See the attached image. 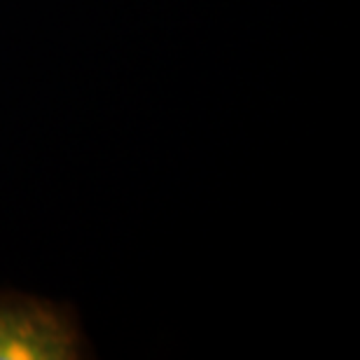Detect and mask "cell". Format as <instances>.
I'll use <instances>...</instances> for the list:
<instances>
[{
	"label": "cell",
	"instance_id": "1",
	"mask_svg": "<svg viewBox=\"0 0 360 360\" xmlns=\"http://www.w3.org/2000/svg\"><path fill=\"white\" fill-rule=\"evenodd\" d=\"M91 356L70 307L24 292H0V360Z\"/></svg>",
	"mask_w": 360,
	"mask_h": 360
}]
</instances>
